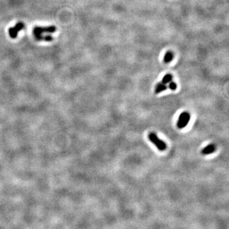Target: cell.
I'll use <instances>...</instances> for the list:
<instances>
[{
  "mask_svg": "<svg viewBox=\"0 0 229 229\" xmlns=\"http://www.w3.org/2000/svg\"><path fill=\"white\" fill-rule=\"evenodd\" d=\"M56 28L54 26H49L47 27L36 26L33 28V36L38 41H51L53 40L52 34L56 31Z\"/></svg>",
  "mask_w": 229,
  "mask_h": 229,
  "instance_id": "obj_1",
  "label": "cell"
},
{
  "mask_svg": "<svg viewBox=\"0 0 229 229\" xmlns=\"http://www.w3.org/2000/svg\"><path fill=\"white\" fill-rule=\"evenodd\" d=\"M148 138L150 141L155 144L158 150L164 151L167 148L166 144L164 141L158 138V137L154 132H151L148 135Z\"/></svg>",
  "mask_w": 229,
  "mask_h": 229,
  "instance_id": "obj_2",
  "label": "cell"
},
{
  "mask_svg": "<svg viewBox=\"0 0 229 229\" xmlns=\"http://www.w3.org/2000/svg\"><path fill=\"white\" fill-rule=\"evenodd\" d=\"M190 120V115L189 113L184 111L181 113L179 115L178 120L177 122V127L179 129H183L188 124Z\"/></svg>",
  "mask_w": 229,
  "mask_h": 229,
  "instance_id": "obj_3",
  "label": "cell"
},
{
  "mask_svg": "<svg viewBox=\"0 0 229 229\" xmlns=\"http://www.w3.org/2000/svg\"><path fill=\"white\" fill-rule=\"evenodd\" d=\"M24 28V24L22 22H19L16 24L15 26L12 27H10L8 29L9 36L12 38H16L17 37V34L20 32L21 30H22Z\"/></svg>",
  "mask_w": 229,
  "mask_h": 229,
  "instance_id": "obj_4",
  "label": "cell"
},
{
  "mask_svg": "<svg viewBox=\"0 0 229 229\" xmlns=\"http://www.w3.org/2000/svg\"><path fill=\"white\" fill-rule=\"evenodd\" d=\"M216 150V147L215 144H209L208 145H207L206 147H204L201 151V153L204 155H210L214 153Z\"/></svg>",
  "mask_w": 229,
  "mask_h": 229,
  "instance_id": "obj_5",
  "label": "cell"
},
{
  "mask_svg": "<svg viewBox=\"0 0 229 229\" xmlns=\"http://www.w3.org/2000/svg\"><path fill=\"white\" fill-rule=\"evenodd\" d=\"M167 89V86L165 85V84H164L162 83H158L156 87H155V93L156 94H158V93H160L161 92L164 91Z\"/></svg>",
  "mask_w": 229,
  "mask_h": 229,
  "instance_id": "obj_6",
  "label": "cell"
},
{
  "mask_svg": "<svg viewBox=\"0 0 229 229\" xmlns=\"http://www.w3.org/2000/svg\"><path fill=\"white\" fill-rule=\"evenodd\" d=\"M173 57H174V55H173V54H172V52H171L170 51L167 52L166 54H165V56H164V62H165V63L170 62L172 60V59H173Z\"/></svg>",
  "mask_w": 229,
  "mask_h": 229,
  "instance_id": "obj_7",
  "label": "cell"
},
{
  "mask_svg": "<svg viewBox=\"0 0 229 229\" xmlns=\"http://www.w3.org/2000/svg\"><path fill=\"white\" fill-rule=\"evenodd\" d=\"M172 78V76L171 74H167V75H165L163 77L162 80V83L166 85L167 83H169L170 82H171Z\"/></svg>",
  "mask_w": 229,
  "mask_h": 229,
  "instance_id": "obj_8",
  "label": "cell"
},
{
  "mask_svg": "<svg viewBox=\"0 0 229 229\" xmlns=\"http://www.w3.org/2000/svg\"><path fill=\"white\" fill-rule=\"evenodd\" d=\"M169 88L172 90H175L177 88V85L176 83H174V82H169Z\"/></svg>",
  "mask_w": 229,
  "mask_h": 229,
  "instance_id": "obj_9",
  "label": "cell"
}]
</instances>
